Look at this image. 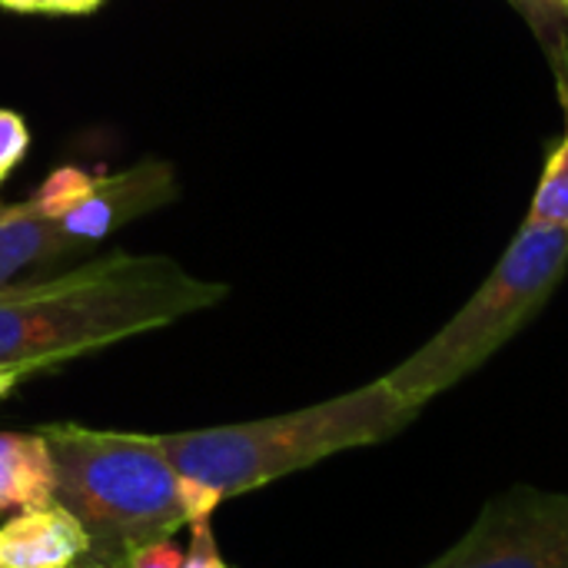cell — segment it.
Wrapping results in <instances>:
<instances>
[{"label": "cell", "mask_w": 568, "mask_h": 568, "mask_svg": "<svg viewBox=\"0 0 568 568\" xmlns=\"http://www.w3.org/2000/svg\"><path fill=\"white\" fill-rule=\"evenodd\" d=\"M40 436L53 456L57 503L83 526L90 559L126 566L130 552L173 539L193 523L160 436L77 423L40 426Z\"/></svg>", "instance_id": "3957f363"}, {"label": "cell", "mask_w": 568, "mask_h": 568, "mask_svg": "<svg viewBox=\"0 0 568 568\" xmlns=\"http://www.w3.org/2000/svg\"><path fill=\"white\" fill-rule=\"evenodd\" d=\"M50 503H57V476L40 429L0 433V513L43 509Z\"/></svg>", "instance_id": "9c48e42d"}, {"label": "cell", "mask_w": 568, "mask_h": 568, "mask_svg": "<svg viewBox=\"0 0 568 568\" xmlns=\"http://www.w3.org/2000/svg\"><path fill=\"white\" fill-rule=\"evenodd\" d=\"M556 70H559V90L566 100V116H568V70L562 63V57H556ZM526 223L536 226H568V130L566 136L556 143V150L546 160V170L539 176L532 206Z\"/></svg>", "instance_id": "30bf717a"}, {"label": "cell", "mask_w": 568, "mask_h": 568, "mask_svg": "<svg viewBox=\"0 0 568 568\" xmlns=\"http://www.w3.org/2000/svg\"><path fill=\"white\" fill-rule=\"evenodd\" d=\"M173 196H176L173 166L163 160H143L130 170L100 180L87 176L77 196L70 200V206L60 213V223L80 246H90L116 233L130 220L166 206Z\"/></svg>", "instance_id": "8992f818"}, {"label": "cell", "mask_w": 568, "mask_h": 568, "mask_svg": "<svg viewBox=\"0 0 568 568\" xmlns=\"http://www.w3.org/2000/svg\"><path fill=\"white\" fill-rule=\"evenodd\" d=\"M186 552L173 542V539H163V542H150L136 552H130L126 568H183Z\"/></svg>", "instance_id": "4fadbf2b"}, {"label": "cell", "mask_w": 568, "mask_h": 568, "mask_svg": "<svg viewBox=\"0 0 568 568\" xmlns=\"http://www.w3.org/2000/svg\"><path fill=\"white\" fill-rule=\"evenodd\" d=\"M0 180H3V173H0Z\"/></svg>", "instance_id": "d6986e66"}, {"label": "cell", "mask_w": 568, "mask_h": 568, "mask_svg": "<svg viewBox=\"0 0 568 568\" xmlns=\"http://www.w3.org/2000/svg\"><path fill=\"white\" fill-rule=\"evenodd\" d=\"M80 243L63 223L47 213L33 196L27 203L0 206V286H10L17 273L57 260Z\"/></svg>", "instance_id": "ba28073f"}, {"label": "cell", "mask_w": 568, "mask_h": 568, "mask_svg": "<svg viewBox=\"0 0 568 568\" xmlns=\"http://www.w3.org/2000/svg\"><path fill=\"white\" fill-rule=\"evenodd\" d=\"M183 568H230L226 559L220 556V546H216V536H213L210 519L190 523V546H186Z\"/></svg>", "instance_id": "8fae6325"}, {"label": "cell", "mask_w": 568, "mask_h": 568, "mask_svg": "<svg viewBox=\"0 0 568 568\" xmlns=\"http://www.w3.org/2000/svg\"><path fill=\"white\" fill-rule=\"evenodd\" d=\"M423 406L403 399L386 379L366 383L316 406L253 423H230L160 436L183 479L190 519H210L226 499L246 496L329 456L376 446L403 433Z\"/></svg>", "instance_id": "7a4b0ae2"}, {"label": "cell", "mask_w": 568, "mask_h": 568, "mask_svg": "<svg viewBox=\"0 0 568 568\" xmlns=\"http://www.w3.org/2000/svg\"><path fill=\"white\" fill-rule=\"evenodd\" d=\"M17 383H20V373H3V369H0V399L10 396Z\"/></svg>", "instance_id": "9a60e30c"}, {"label": "cell", "mask_w": 568, "mask_h": 568, "mask_svg": "<svg viewBox=\"0 0 568 568\" xmlns=\"http://www.w3.org/2000/svg\"><path fill=\"white\" fill-rule=\"evenodd\" d=\"M87 552L83 526L60 503L20 509L0 526V568H67Z\"/></svg>", "instance_id": "52a82bcc"}, {"label": "cell", "mask_w": 568, "mask_h": 568, "mask_svg": "<svg viewBox=\"0 0 568 568\" xmlns=\"http://www.w3.org/2000/svg\"><path fill=\"white\" fill-rule=\"evenodd\" d=\"M67 568H126V566H120V562H100V559L83 556L80 562H73V566H67Z\"/></svg>", "instance_id": "2e32d148"}, {"label": "cell", "mask_w": 568, "mask_h": 568, "mask_svg": "<svg viewBox=\"0 0 568 568\" xmlns=\"http://www.w3.org/2000/svg\"><path fill=\"white\" fill-rule=\"evenodd\" d=\"M33 10H50V13H87L100 0H30Z\"/></svg>", "instance_id": "5bb4252c"}, {"label": "cell", "mask_w": 568, "mask_h": 568, "mask_svg": "<svg viewBox=\"0 0 568 568\" xmlns=\"http://www.w3.org/2000/svg\"><path fill=\"white\" fill-rule=\"evenodd\" d=\"M27 150V126L17 113L0 110V173H7Z\"/></svg>", "instance_id": "7c38bea8"}, {"label": "cell", "mask_w": 568, "mask_h": 568, "mask_svg": "<svg viewBox=\"0 0 568 568\" xmlns=\"http://www.w3.org/2000/svg\"><path fill=\"white\" fill-rule=\"evenodd\" d=\"M170 256L110 253L40 283L0 286V369L33 373L143 336L226 300Z\"/></svg>", "instance_id": "6da1fadb"}, {"label": "cell", "mask_w": 568, "mask_h": 568, "mask_svg": "<svg viewBox=\"0 0 568 568\" xmlns=\"http://www.w3.org/2000/svg\"><path fill=\"white\" fill-rule=\"evenodd\" d=\"M568 270V226L523 223L503 260L466 306L383 379L409 403L429 406L486 366L549 303Z\"/></svg>", "instance_id": "277c9868"}, {"label": "cell", "mask_w": 568, "mask_h": 568, "mask_svg": "<svg viewBox=\"0 0 568 568\" xmlns=\"http://www.w3.org/2000/svg\"><path fill=\"white\" fill-rule=\"evenodd\" d=\"M0 7H10V10H33L30 0H0Z\"/></svg>", "instance_id": "ac0fdd59"}, {"label": "cell", "mask_w": 568, "mask_h": 568, "mask_svg": "<svg viewBox=\"0 0 568 568\" xmlns=\"http://www.w3.org/2000/svg\"><path fill=\"white\" fill-rule=\"evenodd\" d=\"M423 568H568V493L513 486L469 532Z\"/></svg>", "instance_id": "5b68a950"}, {"label": "cell", "mask_w": 568, "mask_h": 568, "mask_svg": "<svg viewBox=\"0 0 568 568\" xmlns=\"http://www.w3.org/2000/svg\"><path fill=\"white\" fill-rule=\"evenodd\" d=\"M523 3H539L546 10H566L568 13V0H523Z\"/></svg>", "instance_id": "e0dca14e"}]
</instances>
